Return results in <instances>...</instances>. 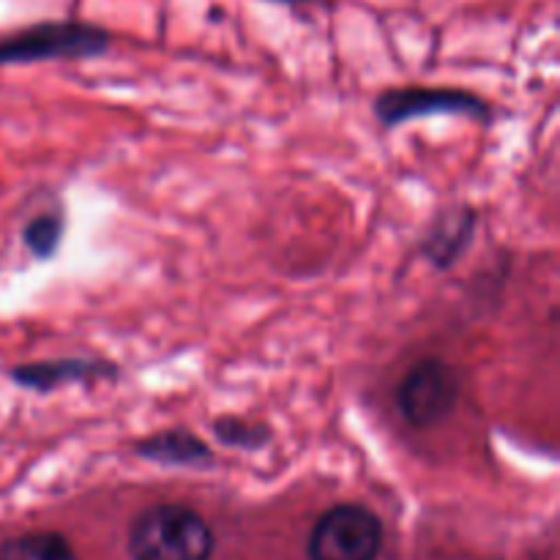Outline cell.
Instances as JSON below:
<instances>
[{
    "instance_id": "8",
    "label": "cell",
    "mask_w": 560,
    "mask_h": 560,
    "mask_svg": "<svg viewBox=\"0 0 560 560\" xmlns=\"http://www.w3.org/2000/svg\"><path fill=\"white\" fill-rule=\"evenodd\" d=\"M135 454L148 463L170 465V468H211L213 465L211 446L200 435L180 427L142 438L135 443Z\"/></svg>"
},
{
    "instance_id": "2",
    "label": "cell",
    "mask_w": 560,
    "mask_h": 560,
    "mask_svg": "<svg viewBox=\"0 0 560 560\" xmlns=\"http://www.w3.org/2000/svg\"><path fill=\"white\" fill-rule=\"evenodd\" d=\"M113 33L82 20H47L0 38V66L47 63V60H91L104 55Z\"/></svg>"
},
{
    "instance_id": "7",
    "label": "cell",
    "mask_w": 560,
    "mask_h": 560,
    "mask_svg": "<svg viewBox=\"0 0 560 560\" xmlns=\"http://www.w3.org/2000/svg\"><path fill=\"white\" fill-rule=\"evenodd\" d=\"M476 224H479L476 208H443V211L430 222L427 233L421 235V255H424L438 271H448V268L468 252L470 241H474L476 235Z\"/></svg>"
},
{
    "instance_id": "3",
    "label": "cell",
    "mask_w": 560,
    "mask_h": 560,
    "mask_svg": "<svg viewBox=\"0 0 560 560\" xmlns=\"http://www.w3.org/2000/svg\"><path fill=\"white\" fill-rule=\"evenodd\" d=\"M463 397V375L454 364L438 355L413 361L399 377L397 402L399 416L413 430H432L448 421Z\"/></svg>"
},
{
    "instance_id": "5",
    "label": "cell",
    "mask_w": 560,
    "mask_h": 560,
    "mask_svg": "<svg viewBox=\"0 0 560 560\" xmlns=\"http://www.w3.org/2000/svg\"><path fill=\"white\" fill-rule=\"evenodd\" d=\"M381 547V517L359 503L331 506L310 534V560H377Z\"/></svg>"
},
{
    "instance_id": "4",
    "label": "cell",
    "mask_w": 560,
    "mask_h": 560,
    "mask_svg": "<svg viewBox=\"0 0 560 560\" xmlns=\"http://www.w3.org/2000/svg\"><path fill=\"white\" fill-rule=\"evenodd\" d=\"M377 124L386 131L408 124V120L427 118V115H459L481 124L492 120V104L463 88H435V85H394L375 96L372 104Z\"/></svg>"
},
{
    "instance_id": "6",
    "label": "cell",
    "mask_w": 560,
    "mask_h": 560,
    "mask_svg": "<svg viewBox=\"0 0 560 560\" xmlns=\"http://www.w3.org/2000/svg\"><path fill=\"white\" fill-rule=\"evenodd\" d=\"M16 386L36 394H52L63 386H93V383H115L120 366L104 359H49L20 364L9 372Z\"/></svg>"
},
{
    "instance_id": "1",
    "label": "cell",
    "mask_w": 560,
    "mask_h": 560,
    "mask_svg": "<svg viewBox=\"0 0 560 560\" xmlns=\"http://www.w3.org/2000/svg\"><path fill=\"white\" fill-rule=\"evenodd\" d=\"M129 556L135 560H211L213 530L195 509L159 503L131 523Z\"/></svg>"
},
{
    "instance_id": "11",
    "label": "cell",
    "mask_w": 560,
    "mask_h": 560,
    "mask_svg": "<svg viewBox=\"0 0 560 560\" xmlns=\"http://www.w3.org/2000/svg\"><path fill=\"white\" fill-rule=\"evenodd\" d=\"M211 435L222 446L235 448V452H257L273 441V432L260 421L241 419V416H219L211 421Z\"/></svg>"
},
{
    "instance_id": "12",
    "label": "cell",
    "mask_w": 560,
    "mask_h": 560,
    "mask_svg": "<svg viewBox=\"0 0 560 560\" xmlns=\"http://www.w3.org/2000/svg\"><path fill=\"white\" fill-rule=\"evenodd\" d=\"M271 3H288V5H299V3H317V0H271Z\"/></svg>"
},
{
    "instance_id": "10",
    "label": "cell",
    "mask_w": 560,
    "mask_h": 560,
    "mask_svg": "<svg viewBox=\"0 0 560 560\" xmlns=\"http://www.w3.org/2000/svg\"><path fill=\"white\" fill-rule=\"evenodd\" d=\"M66 233V217L63 211L52 208V211H42L31 217L22 228V244L31 252L36 260H52L58 255L60 244H63Z\"/></svg>"
},
{
    "instance_id": "9",
    "label": "cell",
    "mask_w": 560,
    "mask_h": 560,
    "mask_svg": "<svg viewBox=\"0 0 560 560\" xmlns=\"http://www.w3.org/2000/svg\"><path fill=\"white\" fill-rule=\"evenodd\" d=\"M0 560H77L69 541L60 534H22L0 545Z\"/></svg>"
}]
</instances>
